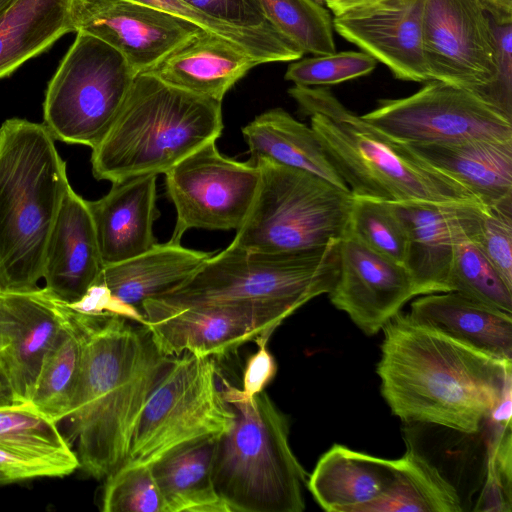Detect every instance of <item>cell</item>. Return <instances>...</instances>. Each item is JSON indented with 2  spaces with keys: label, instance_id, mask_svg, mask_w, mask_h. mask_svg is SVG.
Returning <instances> with one entry per match:
<instances>
[{
  "label": "cell",
  "instance_id": "37",
  "mask_svg": "<svg viewBox=\"0 0 512 512\" xmlns=\"http://www.w3.org/2000/svg\"><path fill=\"white\" fill-rule=\"evenodd\" d=\"M487 460L480 495L473 511L511 512V424L486 423Z\"/></svg>",
  "mask_w": 512,
  "mask_h": 512
},
{
  "label": "cell",
  "instance_id": "26",
  "mask_svg": "<svg viewBox=\"0 0 512 512\" xmlns=\"http://www.w3.org/2000/svg\"><path fill=\"white\" fill-rule=\"evenodd\" d=\"M210 256L181 243H157L138 256L105 266L96 284L140 309L145 300L160 297L188 280Z\"/></svg>",
  "mask_w": 512,
  "mask_h": 512
},
{
  "label": "cell",
  "instance_id": "36",
  "mask_svg": "<svg viewBox=\"0 0 512 512\" xmlns=\"http://www.w3.org/2000/svg\"><path fill=\"white\" fill-rule=\"evenodd\" d=\"M449 289L512 314V290L474 240H466L457 247Z\"/></svg>",
  "mask_w": 512,
  "mask_h": 512
},
{
  "label": "cell",
  "instance_id": "29",
  "mask_svg": "<svg viewBox=\"0 0 512 512\" xmlns=\"http://www.w3.org/2000/svg\"><path fill=\"white\" fill-rule=\"evenodd\" d=\"M218 438L178 447L151 465L167 512H230L213 480Z\"/></svg>",
  "mask_w": 512,
  "mask_h": 512
},
{
  "label": "cell",
  "instance_id": "42",
  "mask_svg": "<svg viewBox=\"0 0 512 512\" xmlns=\"http://www.w3.org/2000/svg\"><path fill=\"white\" fill-rule=\"evenodd\" d=\"M200 13L225 24L250 30H276L258 0H182Z\"/></svg>",
  "mask_w": 512,
  "mask_h": 512
},
{
  "label": "cell",
  "instance_id": "17",
  "mask_svg": "<svg viewBox=\"0 0 512 512\" xmlns=\"http://www.w3.org/2000/svg\"><path fill=\"white\" fill-rule=\"evenodd\" d=\"M407 233L404 266L419 295L448 292L459 244L476 240L485 206L477 202L392 203Z\"/></svg>",
  "mask_w": 512,
  "mask_h": 512
},
{
  "label": "cell",
  "instance_id": "2",
  "mask_svg": "<svg viewBox=\"0 0 512 512\" xmlns=\"http://www.w3.org/2000/svg\"><path fill=\"white\" fill-rule=\"evenodd\" d=\"M85 315L82 362L64 420L79 468L103 479L125 462L144 406L173 357L160 352L145 325Z\"/></svg>",
  "mask_w": 512,
  "mask_h": 512
},
{
  "label": "cell",
  "instance_id": "33",
  "mask_svg": "<svg viewBox=\"0 0 512 512\" xmlns=\"http://www.w3.org/2000/svg\"><path fill=\"white\" fill-rule=\"evenodd\" d=\"M183 19L242 50L261 64L289 62L304 53L277 30H250L216 21L182 0H132Z\"/></svg>",
  "mask_w": 512,
  "mask_h": 512
},
{
  "label": "cell",
  "instance_id": "9",
  "mask_svg": "<svg viewBox=\"0 0 512 512\" xmlns=\"http://www.w3.org/2000/svg\"><path fill=\"white\" fill-rule=\"evenodd\" d=\"M217 379L214 358L174 356L144 406L122 466H151L178 447L227 433L235 415Z\"/></svg>",
  "mask_w": 512,
  "mask_h": 512
},
{
  "label": "cell",
  "instance_id": "27",
  "mask_svg": "<svg viewBox=\"0 0 512 512\" xmlns=\"http://www.w3.org/2000/svg\"><path fill=\"white\" fill-rule=\"evenodd\" d=\"M254 166L259 160L300 169L349 190L329 161L316 133L282 108L269 109L242 128Z\"/></svg>",
  "mask_w": 512,
  "mask_h": 512
},
{
  "label": "cell",
  "instance_id": "32",
  "mask_svg": "<svg viewBox=\"0 0 512 512\" xmlns=\"http://www.w3.org/2000/svg\"><path fill=\"white\" fill-rule=\"evenodd\" d=\"M0 448L32 458L78 466L77 456L58 423L31 402L0 406Z\"/></svg>",
  "mask_w": 512,
  "mask_h": 512
},
{
  "label": "cell",
  "instance_id": "21",
  "mask_svg": "<svg viewBox=\"0 0 512 512\" xmlns=\"http://www.w3.org/2000/svg\"><path fill=\"white\" fill-rule=\"evenodd\" d=\"M157 175L112 183L110 191L87 201L103 266L138 256L157 244L153 224L157 209Z\"/></svg>",
  "mask_w": 512,
  "mask_h": 512
},
{
  "label": "cell",
  "instance_id": "10",
  "mask_svg": "<svg viewBox=\"0 0 512 512\" xmlns=\"http://www.w3.org/2000/svg\"><path fill=\"white\" fill-rule=\"evenodd\" d=\"M136 75L110 44L77 31L48 84L44 125L55 139L93 149L112 126Z\"/></svg>",
  "mask_w": 512,
  "mask_h": 512
},
{
  "label": "cell",
  "instance_id": "34",
  "mask_svg": "<svg viewBox=\"0 0 512 512\" xmlns=\"http://www.w3.org/2000/svg\"><path fill=\"white\" fill-rule=\"evenodd\" d=\"M266 19L304 54L336 52L333 20L314 0H258Z\"/></svg>",
  "mask_w": 512,
  "mask_h": 512
},
{
  "label": "cell",
  "instance_id": "5",
  "mask_svg": "<svg viewBox=\"0 0 512 512\" xmlns=\"http://www.w3.org/2000/svg\"><path fill=\"white\" fill-rule=\"evenodd\" d=\"M222 102L136 75L109 131L92 149V173L117 183L165 174L222 134Z\"/></svg>",
  "mask_w": 512,
  "mask_h": 512
},
{
  "label": "cell",
  "instance_id": "39",
  "mask_svg": "<svg viewBox=\"0 0 512 512\" xmlns=\"http://www.w3.org/2000/svg\"><path fill=\"white\" fill-rule=\"evenodd\" d=\"M376 66V59L363 51L335 52L295 60L288 66L285 79L307 87L334 85L368 75Z\"/></svg>",
  "mask_w": 512,
  "mask_h": 512
},
{
  "label": "cell",
  "instance_id": "4",
  "mask_svg": "<svg viewBox=\"0 0 512 512\" xmlns=\"http://www.w3.org/2000/svg\"><path fill=\"white\" fill-rule=\"evenodd\" d=\"M288 93L353 196L390 203H479L457 181L347 109L330 90L294 85Z\"/></svg>",
  "mask_w": 512,
  "mask_h": 512
},
{
  "label": "cell",
  "instance_id": "25",
  "mask_svg": "<svg viewBox=\"0 0 512 512\" xmlns=\"http://www.w3.org/2000/svg\"><path fill=\"white\" fill-rule=\"evenodd\" d=\"M403 144L464 186L481 205L492 207L512 199V141Z\"/></svg>",
  "mask_w": 512,
  "mask_h": 512
},
{
  "label": "cell",
  "instance_id": "28",
  "mask_svg": "<svg viewBox=\"0 0 512 512\" xmlns=\"http://www.w3.org/2000/svg\"><path fill=\"white\" fill-rule=\"evenodd\" d=\"M73 0H13L0 12V79L74 32Z\"/></svg>",
  "mask_w": 512,
  "mask_h": 512
},
{
  "label": "cell",
  "instance_id": "38",
  "mask_svg": "<svg viewBox=\"0 0 512 512\" xmlns=\"http://www.w3.org/2000/svg\"><path fill=\"white\" fill-rule=\"evenodd\" d=\"M105 480L103 512H167L151 466H121Z\"/></svg>",
  "mask_w": 512,
  "mask_h": 512
},
{
  "label": "cell",
  "instance_id": "3",
  "mask_svg": "<svg viewBox=\"0 0 512 512\" xmlns=\"http://www.w3.org/2000/svg\"><path fill=\"white\" fill-rule=\"evenodd\" d=\"M44 124L0 126V292L38 288L47 241L71 187Z\"/></svg>",
  "mask_w": 512,
  "mask_h": 512
},
{
  "label": "cell",
  "instance_id": "14",
  "mask_svg": "<svg viewBox=\"0 0 512 512\" xmlns=\"http://www.w3.org/2000/svg\"><path fill=\"white\" fill-rule=\"evenodd\" d=\"M422 24L430 81L461 87L484 99L496 80L497 66L482 0H426Z\"/></svg>",
  "mask_w": 512,
  "mask_h": 512
},
{
  "label": "cell",
  "instance_id": "22",
  "mask_svg": "<svg viewBox=\"0 0 512 512\" xmlns=\"http://www.w3.org/2000/svg\"><path fill=\"white\" fill-rule=\"evenodd\" d=\"M397 477V459H385L334 444L308 476L310 493L328 512H362L386 494Z\"/></svg>",
  "mask_w": 512,
  "mask_h": 512
},
{
  "label": "cell",
  "instance_id": "8",
  "mask_svg": "<svg viewBox=\"0 0 512 512\" xmlns=\"http://www.w3.org/2000/svg\"><path fill=\"white\" fill-rule=\"evenodd\" d=\"M260 182L231 247L296 252L339 242L349 232L353 194L310 172L259 160Z\"/></svg>",
  "mask_w": 512,
  "mask_h": 512
},
{
  "label": "cell",
  "instance_id": "48",
  "mask_svg": "<svg viewBox=\"0 0 512 512\" xmlns=\"http://www.w3.org/2000/svg\"><path fill=\"white\" fill-rule=\"evenodd\" d=\"M13 0H0V12L5 9Z\"/></svg>",
  "mask_w": 512,
  "mask_h": 512
},
{
  "label": "cell",
  "instance_id": "11",
  "mask_svg": "<svg viewBox=\"0 0 512 512\" xmlns=\"http://www.w3.org/2000/svg\"><path fill=\"white\" fill-rule=\"evenodd\" d=\"M361 117L401 143L512 141L511 117L470 90L435 80L407 97L382 99Z\"/></svg>",
  "mask_w": 512,
  "mask_h": 512
},
{
  "label": "cell",
  "instance_id": "12",
  "mask_svg": "<svg viewBox=\"0 0 512 512\" xmlns=\"http://www.w3.org/2000/svg\"><path fill=\"white\" fill-rule=\"evenodd\" d=\"M164 175L168 197L176 209L169 241L176 244L190 229L237 230L260 182L259 167L225 157L216 141L205 144Z\"/></svg>",
  "mask_w": 512,
  "mask_h": 512
},
{
  "label": "cell",
  "instance_id": "47",
  "mask_svg": "<svg viewBox=\"0 0 512 512\" xmlns=\"http://www.w3.org/2000/svg\"><path fill=\"white\" fill-rule=\"evenodd\" d=\"M484 4L512 10V0H482Z\"/></svg>",
  "mask_w": 512,
  "mask_h": 512
},
{
  "label": "cell",
  "instance_id": "15",
  "mask_svg": "<svg viewBox=\"0 0 512 512\" xmlns=\"http://www.w3.org/2000/svg\"><path fill=\"white\" fill-rule=\"evenodd\" d=\"M74 32L110 44L138 75L202 31L197 26L132 0H73Z\"/></svg>",
  "mask_w": 512,
  "mask_h": 512
},
{
  "label": "cell",
  "instance_id": "41",
  "mask_svg": "<svg viewBox=\"0 0 512 512\" xmlns=\"http://www.w3.org/2000/svg\"><path fill=\"white\" fill-rule=\"evenodd\" d=\"M484 6L493 32L497 66L496 80L484 99L512 118V10Z\"/></svg>",
  "mask_w": 512,
  "mask_h": 512
},
{
  "label": "cell",
  "instance_id": "43",
  "mask_svg": "<svg viewBox=\"0 0 512 512\" xmlns=\"http://www.w3.org/2000/svg\"><path fill=\"white\" fill-rule=\"evenodd\" d=\"M78 466L54 460L32 458L0 448V484L42 477H63Z\"/></svg>",
  "mask_w": 512,
  "mask_h": 512
},
{
  "label": "cell",
  "instance_id": "45",
  "mask_svg": "<svg viewBox=\"0 0 512 512\" xmlns=\"http://www.w3.org/2000/svg\"><path fill=\"white\" fill-rule=\"evenodd\" d=\"M380 1L382 0H337L334 3L327 4V7L332 11L334 16H339L348 11L367 7Z\"/></svg>",
  "mask_w": 512,
  "mask_h": 512
},
{
  "label": "cell",
  "instance_id": "30",
  "mask_svg": "<svg viewBox=\"0 0 512 512\" xmlns=\"http://www.w3.org/2000/svg\"><path fill=\"white\" fill-rule=\"evenodd\" d=\"M70 309L68 320L42 360L29 400L56 423L66 417L86 339V315Z\"/></svg>",
  "mask_w": 512,
  "mask_h": 512
},
{
  "label": "cell",
  "instance_id": "23",
  "mask_svg": "<svg viewBox=\"0 0 512 512\" xmlns=\"http://www.w3.org/2000/svg\"><path fill=\"white\" fill-rule=\"evenodd\" d=\"M260 64L224 39L200 31L147 73L170 86L222 102L226 93Z\"/></svg>",
  "mask_w": 512,
  "mask_h": 512
},
{
  "label": "cell",
  "instance_id": "18",
  "mask_svg": "<svg viewBox=\"0 0 512 512\" xmlns=\"http://www.w3.org/2000/svg\"><path fill=\"white\" fill-rule=\"evenodd\" d=\"M70 310L45 288L0 292V361L16 402L30 400L42 360Z\"/></svg>",
  "mask_w": 512,
  "mask_h": 512
},
{
  "label": "cell",
  "instance_id": "31",
  "mask_svg": "<svg viewBox=\"0 0 512 512\" xmlns=\"http://www.w3.org/2000/svg\"><path fill=\"white\" fill-rule=\"evenodd\" d=\"M462 502L455 489L416 449L407 445L397 459L394 485L362 512H461Z\"/></svg>",
  "mask_w": 512,
  "mask_h": 512
},
{
  "label": "cell",
  "instance_id": "6",
  "mask_svg": "<svg viewBox=\"0 0 512 512\" xmlns=\"http://www.w3.org/2000/svg\"><path fill=\"white\" fill-rule=\"evenodd\" d=\"M221 379L235 418L217 441L215 488L230 512H302L308 475L289 444V421L269 395L251 398Z\"/></svg>",
  "mask_w": 512,
  "mask_h": 512
},
{
  "label": "cell",
  "instance_id": "1",
  "mask_svg": "<svg viewBox=\"0 0 512 512\" xmlns=\"http://www.w3.org/2000/svg\"><path fill=\"white\" fill-rule=\"evenodd\" d=\"M380 389L403 423L480 431L512 385V361L457 341L399 312L384 327Z\"/></svg>",
  "mask_w": 512,
  "mask_h": 512
},
{
  "label": "cell",
  "instance_id": "49",
  "mask_svg": "<svg viewBox=\"0 0 512 512\" xmlns=\"http://www.w3.org/2000/svg\"><path fill=\"white\" fill-rule=\"evenodd\" d=\"M314 1H316V2H319V1H325V2H326V5H327V4L334 3V2H336L337 0H314Z\"/></svg>",
  "mask_w": 512,
  "mask_h": 512
},
{
  "label": "cell",
  "instance_id": "44",
  "mask_svg": "<svg viewBox=\"0 0 512 512\" xmlns=\"http://www.w3.org/2000/svg\"><path fill=\"white\" fill-rule=\"evenodd\" d=\"M269 337L264 334L254 340L258 346L257 351L246 362L241 391L247 398L264 391L277 373L276 361L267 348Z\"/></svg>",
  "mask_w": 512,
  "mask_h": 512
},
{
  "label": "cell",
  "instance_id": "40",
  "mask_svg": "<svg viewBox=\"0 0 512 512\" xmlns=\"http://www.w3.org/2000/svg\"><path fill=\"white\" fill-rule=\"evenodd\" d=\"M475 243L512 290V199L485 207Z\"/></svg>",
  "mask_w": 512,
  "mask_h": 512
},
{
  "label": "cell",
  "instance_id": "46",
  "mask_svg": "<svg viewBox=\"0 0 512 512\" xmlns=\"http://www.w3.org/2000/svg\"><path fill=\"white\" fill-rule=\"evenodd\" d=\"M15 397L10 382L0 361V406L15 403Z\"/></svg>",
  "mask_w": 512,
  "mask_h": 512
},
{
  "label": "cell",
  "instance_id": "16",
  "mask_svg": "<svg viewBox=\"0 0 512 512\" xmlns=\"http://www.w3.org/2000/svg\"><path fill=\"white\" fill-rule=\"evenodd\" d=\"M339 273L328 293L366 335L377 334L418 289L407 268L365 246L350 232L338 243Z\"/></svg>",
  "mask_w": 512,
  "mask_h": 512
},
{
  "label": "cell",
  "instance_id": "13",
  "mask_svg": "<svg viewBox=\"0 0 512 512\" xmlns=\"http://www.w3.org/2000/svg\"><path fill=\"white\" fill-rule=\"evenodd\" d=\"M140 310L157 348L166 356L221 357L275 329L294 312L270 303L208 302L169 305L154 298Z\"/></svg>",
  "mask_w": 512,
  "mask_h": 512
},
{
  "label": "cell",
  "instance_id": "35",
  "mask_svg": "<svg viewBox=\"0 0 512 512\" xmlns=\"http://www.w3.org/2000/svg\"><path fill=\"white\" fill-rule=\"evenodd\" d=\"M349 232L371 250L404 265L408 238L392 203L353 196Z\"/></svg>",
  "mask_w": 512,
  "mask_h": 512
},
{
  "label": "cell",
  "instance_id": "20",
  "mask_svg": "<svg viewBox=\"0 0 512 512\" xmlns=\"http://www.w3.org/2000/svg\"><path fill=\"white\" fill-rule=\"evenodd\" d=\"M103 268L87 201L70 187L47 241L44 288L57 300L72 305L97 283Z\"/></svg>",
  "mask_w": 512,
  "mask_h": 512
},
{
  "label": "cell",
  "instance_id": "24",
  "mask_svg": "<svg viewBox=\"0 0 512 512\" xmlns=\"http://www.w3.org/2000/svg\"><path fill=\"white\" fill-rule=\"evenodd\" d=\"M414 321L492 356L512 361V314L456 291L423 295L411 303Z\"/></svg>",
  "mask_w": 512,
  "mask_h": 512
},
{
  "label": "cell",
  "instance_id": "19",
  "mask_svg": "<svg viewBox=\"0 0 512 512\" xmlns=\"http://www.w3.org/2000/svg\"><path fill=\"white\" fill-rule=\"evenodd\" d=\"M426 0H382L335 16L334 30L400 80L430 81L423 48Z\"/></svg>",
  "mask_w": 512,
  "mask_h": 512
},
{
  "label": "cell",
  "instance_id": "7",
  "mask_svg": "<svg viewBox=\"0 0 512 512\" xmlns=\"http://www.w3.org/2000/svg\"><path fill=\"white\" fill-rule=\"evenodd\" d=\"M338 243L285 253L229 245L211 255L188 280L154 299L169 305L270 303L295 312L333 288L339 273Z\"/></svg>",
  "mask_w": 512,
  "mask_h": 512
}]
</instances>
